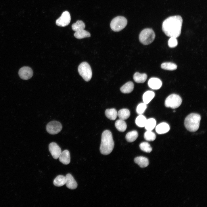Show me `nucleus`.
<instances>
[{
    "label": "nucleus",
    "instance_id": "f257e3e1",
    "mask_svg": "<svg viewBox=\"0 0 207 207\" xmlns=\"http://www.w3.org/2000/svg\"><path fill=\"white\" fill-rule=\"evenodd\" d=\"M182 23L183 19L180 16L169 17L162 23V30L167 36L177 38L181 34Z\"/></svg>",
    "mask_w": 207,
    "mask_h": 207
},
{
    "label": "nucleus",
    "instance_id": "f03ea898",
    "mask_svg": "<svg viewBox=\"0 0 207 207\" xmlns=\"http://www.w3.org/2000/svg\"><path fill=\"white\" fill-rule=\"evenodd\" d=\"M114 142L112 133L108 130L103 131L102 134L100 151L101 154L108 155L113 150Z\"/></svg>",
    "mask_w": 207,
    "mask_h": 207
},
{
    "label": "nucleus",
    "instance_id": "7ed1b4c3",
    "mask_svg": "<svg viewBox=\"0 0 207 207\" xmlns=\"http://www.w3.org/2000/svg\"><path fill=\"white\" fill-rule=\"evenodd\" d=\"M201 119L200 115L197 113H192L185 118L184 125L186 128L191 132H195L199 129Z\"/></svg>",
    "mask_w": 207,
    "mask_h": 207
},
{
    "label": "nucleus",
    "instance_id": "20e7f679",
    "mask_svg": "<svg viewBox=\"0 0 207 207\" xmlns=\"http://www.w3.org/2000/svg\"><path fill=\"white\" fill-rule=\"evenodd\" d=\"M155 34L153 30L151 28H146L140 33L139 39L140 42L144 45L151 43L154 40Z\"/></svg>",
    "mask_w": 207,
    "mask_h": 207
},
{
    "label": "nucleus",
    "instance_id": "39448f33",
    "mask_svg": "<svg viewBox=\"0 0 207 207\" xmlns=\"http://www.w3.org/2000/svg\"><path fill=\"white\" fill-rule=\"evenodd\" d=\"M127 21L126 18L122 16H118L114 18L110 24L112 30L115 32H119L124 29L126 26Z\"/></svg>",
    "mask_w": 207,
    "mask_h": 207
},
{
    "label": "nucleus",
    "instance_id": "423d86ee",
    "mask_svg": "<svg viewBox=\"0 0 207 207\" xmlns=\"http://www.w3.org/2000/svg\"><path fill=\"white\" fill-rule=\"evenodd\" d=\"M78 70L80 75L86 81H89L92 76V71L90 66L86 62L81 63L78 66Z\"/></svg>",
    "mask_w": 207,
    "mask_h": 207
},
{
    "label": "nucleus",
    "instance_id": "0eeeda50",
    "mask_svg": "<svg viewBox=\"0 0 207 207\" xmlns=\"http://www.w3.org/2000/svg\"><path fill=\"white\" fill-rule=\"evenodd\" d=\"M182 102V99L180 96L173 94L166 98L165 101V105L167 107L175 109L179 107Z\"/></svg>",
    "mask_w": 207,
    "mask_h": 207
},
{
    "label": "nucleus",
    "instance_id": "6e6552de",
    "mask_svg": "<svg viewBox=\"0 0 207 207\" xmlns=\"http://www.w3.org/2000/svg\"><path fill=\"white\" fill-rule=\"evenodd\" d=\"M62 126L58 121H53L48 123L46 126V130L50 134L54 135L59 133L62 130Z\"/></svg>",
    "mask_w": 207,
    "mask_h": 207
},
{
    "label": "nucleus",
    "instance_id": "1a4fd4ad",
    "mask_svg": "<svg viewBox=\"0 0 207 207\" xmlns=\"http://www.w3.org/2000/svg\"><path fill=\"white\" fill-rule=\"evenodd\" d=\"M71 20V16L69 13L65 11L62 13L60 17L56 21V24L58 26L64 27L70 23Z\"/></svg>",
    "mask_w": 207,
    "mask_h": 207
},
{
    "label": "nucleus",
    "instance_id": "9d476101",
    "mask_svg": "<svg viewBox=\"0 0 207 207\" xmlns=\"http://www.w3.org/2000/svg\"><path fill=\"white\" fill-rule=\"evenodd\" d=\"M33 71L32 69L29 67L24 66L19 70L18 74L20 77L23 80H28L32 76Z\"/></svg>",
    "mask_w": 207,
    "mask_h": 207
},
{
    "label": "nucleus",
    "instance_id": "9b49d317",
    "mask_svg": "<svg viewBox=\"0 0 207 207\" xmlns=\"http://www.w3.org/2000/svg\"><path fill=\"white\" fill-rule=\"evenodd\" d=\"M49 148L53 158L56 159L58 158L62 152L59 146L55 142H51L49 145Z\"/></svg>",
    "mask_w": 207,
    "mask_h": 207
},
{
    "label": "nucleus",
    "instance_id": "f8f14e48",
    "mask_svg": "<svg viewBox=\"0 0 207 207\" xmlns=\"http://www.w3.org/2000/svg\"><path fill=\"white\" fill-rule=\"evenodd\" d=\"M65 184L66 187L69 189H76L77 184L72 176L70 174H67L66 176Z\"/></svg>",
    "mask_w": 207,
    "mask_h": 207
},
{
    "label": "nucleus",
    "instance_id": "ddd939ff",
    "mask_svg": "<svg viewBox=\"0 0 207 207\" xmlns=\"http://www.w3.org/2000/svg\"><path fill=\"white\" fill-rule=\"evenodd\" d=\"M148 84L149 87L151 89L157 90L159 89L161 87L162 83L159 79L157 78L153 77L149 80Z\"/></svg>",
    "mask_w": 207,
    "mask_h": 207
},
{
    "label": "nucleus",
    "instance_id": "4468645a",
    "mask_svg": "<svg viewBox=\"0 0 207 207\" xmlns=\"http://www.w3.org/2000/svg\"><path fill=\"white\" fill-rule=\"evenodd\" d=\"M59 160L62 163L67 165L70 162V155L69 152L65 150L61 152L59 156Z\"/></svg>",
    "mask_w": 207,
    "mask_h": 207
},
{
    "label": "nucleus",
    "instance_id": "2eb2a0df",
    "mask_svg": "<svg viewBox=\"0 0 207 207\" xmlns=\"http://www.w3.org/2000/svg\"><path fill=\"white\" fill-rule=\"evenodd\" d=\"M170 129L168 124L165 122H161L158 124L156 128V132L159 134H163L168 132Z\"/></svg>",
    "mask_w": 207,
    "mask_h": 207
},
{
    "label": "nucleus",
    "instance_id": "dca6fc26",
    "mask_svg": "<svg viewBox=\"0 0 207 207\" xmlns=\"http://www.w3.org/2000/svg\"><path fill=\"white\" fill-rule=\"evenodd\" d=\"M134 161L141 168H145L149 164L148 159L146 157L140 156L136 157Z\"/></svg>",
    "mask_w": 207,
    "mask_h": 207
},
{
    "label": "nucleus",
    "instance_id": "f3484780",
    "mask_svg": "<svg viewBox=\"0 0 207 207\" xmlns=\"http://www.w3.org/2000/svg\"><path fill=\"white\" fill-rule=\"evenodd\" d=\"M134 84L131 81H129L123 85L120 88L121 91L124 93H131L133 90Z\"/></svg>",
    "mask_w": 207,
    "mask_h": 207
},
{
    "label": "nucleus",
    "instance_id": "a211bd4d",
    "mask_svg": "<svg viewBox=\"0 0 207 207\" xmlns=\"http://www.w3.org/2000/svg\"><path fill=\"white\" fill-rule=\"evenodd\" d=\"M147 75L145 73L141 74L139 72H135L133 76L134 81L138 83H143L146 80Z\"/></svg>",
    "mask_w": 207,
    "mask_h": 207
},
{
    "label": "nucleus",
    "instance_id": "6ab92c4d",
    "mask_svg": "<svg viewBox=\"0 0 207 207\" xmlns=\"http://www.w3.org/2000/svg\"><path fill=\"white\" fill-rule=\"evenodd\" d=\"M155 96L154 92L151 91L145 92L143 96V103L146 104L148 103Z\"/></svg>",
    "mask_w": 207,
    "mask_h": 207
},
{
    "label": "nucleus",
    "instance_id": "aec40b11",
    "mask_svg": "<svg viewBox=\"0 0 207 207\" xmlns=\"http://www.w3.org/2000/svg\"><path fill=\"white\" fill-rule=\"evenodd\" d=\"M105 114L107 118L112 120H115L118 116L117 111L114 108L106 109Z\"/></svg>",
    "mask_w": 207,
    "mask_h": 207
},
{
    "label": "nucleus",
    "instance_id": "412c9836",
    "mask_svg": "<svg viewBox=\"0 0 207 207\" xmlns=\"http://www.w3.org/2000/svg\"><path fill=\"white\" fill-rule=\"evenodd\" d=\"M130 115L129 110L126 108L120 110L117 113V115L120 119L125 120L128 119Z\"/></svg>",
    "mask_w": 207,
    "mask_h": 207
},
{
    "label": "nucleus",
    "instance_id": "4be33fe9",
    "mask_svg": "<svg viewBox=\"0 0 207 207\" xmlns=\"http://www.w3.org/2000/svg\"><path fill=\"white\" fill-rule=\"evenodd\" d=\"M115 125L117 129L121 132L124 131L127 128V125L125 121L120 119L116 121Z\"/></svg>",
    "mask_w": 207,
    "mask_h": 207
},
{
    "label": "nucleus",
    "instance_id": "5701e85b",
    "mask_svg": "<svg viewBox=\"0 0 207 207\" xmlns=\"http://www.w3.org/2000/svg\"><path fill=\"white\" fill-rule=\"evenodd\" d=\"M74 36L76 38L80 39L90 37L91 34L88 31L83 29L75 32Z\"/></svg>",
    "mask_w": 207,
    "mask_h": 207
},
{
    "label": "nucleus",
    "instance_id": "b1692460",
    "mask_svg": "<svg viewBox=\"0 0 207 207\" xmlns=\"http://www.w3.org/2000/svg\"><path fill=\"white\" fill-rule=\"evenodd\" d=\"M66 181V176L62 175H59L55 179L53 183L56 186L60 187L65 184Z\"/></svg>",
    "mask_w": 207,
    "mask_h": 207
},
{
    "label": "nucleus",
    "instance_id": "393cba45",
    "mask_svg": "<svg viewBox=\"0 0 207 207\" xmlns=\"http://www.w3.org/2000/svg\"><path fill=\"white\" fill-rule=\"evenodd\" d=\"M138 135L137 132L134 130L128 132L126 135L125 138L128 142H131L136 140Z\"/></svg>",
    "mask_w": 207,
    "mask_h": 207
},
{
    "label": "nucleus",
    "instance_id": "a878e982",
    "mask_svg": "<svg viewBox=\"0 0 207 207\" xmlns=\"http://www.w3.org/2000/svg\"><path fill=\"white\" fill-rule=\"evenodd\" d=\"M156 124V121L153 118H150L147 119L144 127L147 131H152L155 128Z\"/></svg>",
    "mask_w": 207,
    "mask_h": 207
},
{
    "label": "nucleus",
    "instance_id": "bb28decb",
    "mask_svg": "<svg viewBox=\"0 0 207 207\" xmlns=\"http://www.w3.org/2000/svg\"><path fill=\"white\" fill-rule=\"evenodd\" d=\"M85 27L84 23L82 20H78L72 26V30L75 32L84 29Z\"/></svg>",
    "mask_w": 207,
    "mask_h": 207
},
{
    "label": "nucleus",
    "instance_id": "cd10ccee",
    "mask_svg": "<svg viewBox=\"0 0 207 207\" xmlns=\"http://www.w3.org/2000/svg\"><path fill=\"white\" fill-rule=\"evenodd\" d=\"M162 69L169 70H175L177 68V65L173 63L170 62H165L162 63L161 66Z\"/></svg>",
    "mask_w": 207,
    "mask_h": 207
},
{
    "label": "nucleus",
    "instance_id": "c85d7f7f",
    "mask_svg": "<svg viewBox=\"0 0 207 207\" xmlns=\"http://www.w3.org/2000/svg\"><path fill=\"white\" fill-rule=\"evenodd\" d=\"M146 120L147 119L144 116L140 114L136 118L135 123L138 126L143 127H144Z\"/></svg>",
    "mask_w": 207,
    "mask_h": 207
},
{
    "label": "nucleus",
    "instance_id": "c756f323",
    "mask_svg": "<svg viewBox=\"0 0 207 207\" xmlns=\"http://www.w3.org/2000/svg\"><path fill=\"white\" fill-rule=\"evenodd\" d=\"M144 137L145 139L147 141H152L155 139L156 135L152 131H147L144 134Z\"/></svg>",
    "mask_w": 207,
    "mask_h": 207
},
{
    "label": "nucleus",
    "instance_id": "7c9ffc66",
    "mask_svg": "<svg viewBox=\"0 0 207 207\" xmlns=\"http://www.w3.org/2000/svg\"><path fill=\"white\" fill-rule=\"evenodd\" d=\"M139 147L142 151L147 153H150L152 150L150 144L147 142H142L139 145Z\"/></svg>",
    "mask_w": 207,
    "mask_h": 207
},
{
    "label": "nucleus",
    "instance_id": "2f4dec72",
    "mask_svg": "<svg viewBox=\"0 0 207 207\" xmlns=\"http://www.w3.org/2000/svg\"><path fill=\"white\" fill-rule=\"evenodd\" d=\"M147 107L146 104L144 103H141L137 106L136 111L139 115L142 114L145 112Z\"/></svg>",
    "mask_w": 207,
    "mask_h": 207
},
{
    "label": "nucleus",
    "instance_id": "473e14b6",
    "mask_svg": "<svg viewBox=\"0 0 207 207\" xmlns=\"http://www.w3.org/2000/svg\"><path fill=\"white\" fill-rule=\"evenodd\" d=\"M177 38L170 37L168 41V45L170 48H174L178 45V41Z\"/></svg>",
    "mask_w": 207,
    "mask_h": 207
}]
</instances>
